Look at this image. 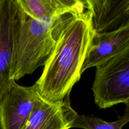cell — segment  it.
I'll return each instance as SVG.
<instances>
[{
    "label": "cell",
    "mask_w": 129,
    "mask_h": 129,
    "mask_svg": "<svg viewBox=\"0 0 129 129\" xmlns=\"http://www.w3.org/2000/svg\"><path fill=\"white\" fill-rule=\"evenodd\" d=\"M94 31L86 8L63 15L52 51L40 78L34 84L45 101H62L79 81L81 70Z\"/></svg>",
    "instance_id": "6da1fadb"
},
{
    "label": "cell",
    "mask_w": 129,
    "mask_h": 129,
    "mask_svg": "<svg viewBox=\"0 0 129 129\" xmlns=\"http://www.w3.org/2000/svg\"><path fill=\"white\" fill-rule=\"evenodd\" d=\"M63 15L35 20L22 11L12 80H18L44 66L55 45Z\"/></svg>",
    "instance_id": "7a4b0ae2"
},
{
    "label": "cell",
    "mask_w": 129,
    "mask_h": 129,
    "mask_svg": "<svg viewBox=\"0 0 129 129\" xmlns=\"http://www.w3.org/2000/svg\"><path fill=\"white\" fill-rule=\"evenodd\" d=\"M92 90L94 102L105 109L129 103V49L96 67Z\"/></svg>",
    "instance_id": "3957f363"
},
{
    "label": "cell",
    "mask_w": 129,
    "mask_h": 129,
    "mask_svg": "<svg viewBox=\"0 0 129 129\" xmlns=\"http://www.w3.org/2000/svg\"><path fill=\"white\" fill-rule=\"evenodd\" d=\"M22 10L17 0H0V98L12 80Z\"/></svg>",
    "instance_id": "277c9868"
},
{
    "label": "cell",
    "mask_w": 129,
    "mask_h": 129,
    "mask_svg": "<svg viewBox=\"0 0 129 129\" xmlns=\"http://www.w3.org/2000/svg\"><path fill=\"white\" fill-rule=\"evenodd\" d=\"M39 96L34 85L25 87L12 81L0 98V129H23Z\"/></svg>",
    "instance_id": "5b68a950"
},
{
    "label": "cell",
    "mask_w": 129,
    "mask_h": 129,
    "mask_svg": "<svg viewBox=\"0 0 129 129\" xmlns=\"http://www.w3.org/2000/svg\"><path fill=\"white\" fill-rule=\"evenodd\" d=\"M76 113L71 106L69 96L60 102H50L39 95L23 129H69Z\"/></svg>",
    "instance_id": "8992f818"
},
{
    "label": "cell",
    "mask_w": 129,
    "mask_h": 129,
    "mask_svg": "<svg viewBox=\"0 0 129 129\" xmlns=\"http://www.w3.org/2000/svg\"><path fill=\"white\" fill-rule=\"evenodd\" d=\"M127 49H129V24L110 32L94 33L81 73L101 65Z\"/></svg>",
    "instance_id": "52a82bcc"
},
{
    "label": "cell",
    "mask_w": 129,
    "mask_h": 129,
    "mask_svg": "<svg viewBox=\"0 0 129 129\" xmlns=\"http://www.w3.org/2000/svg\"><path fill=\"white\" fill-rule=\"evenodd\" d=\"M96 34L110 32L129 24V0H85Z\"/></svg>",
    "instance_id": "ba28073f"
},
{
    "label": "cell",
    "mask_w": 129,
    "mask_h": 129,
    "mask_svg": "<svg viewBox=\"0 0 129 129\" xmlns=\"http://www.w3.org/2000/svg\"><path fill=\"white\" fill-rule=\"evenodd\" d=\"M23 12L35 20L54 18L85 10L81 0H17Z\"/></svg>",
    "instance_id": "9c48e42d"
},
{
    "label": "cell",
    "mask_w": 129,
    "mask_h": 129,
    "mask_svg": "<svg viewBox=\"0 0 129 129\" xmlns=\"http://www.w3.org/2000/svg\"><path fill=\"white\" fill-rule=\"evenodd\" d=\"M129 121L128 106H126L125 112L122 117L115 122H108L94 116L78 115L76 113L71 124V128L83 129H122Z\"/></svg>",
    "instance_id": "30bf717a"
}]
</instances>
